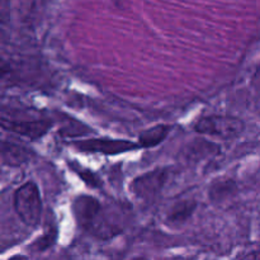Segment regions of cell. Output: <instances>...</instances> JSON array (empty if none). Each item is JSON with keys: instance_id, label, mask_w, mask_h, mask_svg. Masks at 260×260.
Segmentation results:
<instances>
[{"instance_id": "6da1fadb", "label": "cell", "mask_w": 260, "mask_h": 260, "mask_svg": "<svg viewBox=\"0 0 260 260\" xmlns=\"http://www.w3.org/2000/svg\"><path fill=\"white\" fill-rule=\"evenodd\" d=\"M14 210L25 226H38L42 217L43 206L40 189L35 182H27L15 190Z\"/></svg>"}, {"instance_id": "7a4b0ae2", "label": "cell", "mask_w": 260, "mask_h": 260, "mask_svg": "<svg viewBox=\"0 0 260 260\" xmlns=\"http://www.w3.org/2000/svg\"><path fill=\"white\" fill-rule=\"evenodd\" d=\"M244 128L245 124L240 118L231 116H218V114L203 117L194 126V129L198 134L226 140L240 136L244 132Z\"/></svg>"}, {"instance_id": "3957f363", "label": "cell", "mask_w": 260, "mask_h": 260, "mask_svg": "<svg viewBox=\"0 0 260 260\" xmlns=\"http://www.w3.org/2000/svg\"><path fill=\"white\" fill-rule=\"evenodd\" d=\"M168 177L169 172L165 168H157L151 172L145 173L132 180L131 192L139 200L151 202L161 193L162 188L167 184Z\"/></svg>"}, {"instance_id": "277c9868", "label": "cell", "mask_w": 260, "mask_h": 260, "mask_svg": "<svg viewBox=\"0 0 260 260\" xmlns=\"http://www.w3.org/2000/svg\"><path fill=\"white\" fill-rule=\"evenodd\" d=\"M74 147L79 151L90 152V154H102V155H121L124 152L134 151L140 149V145L132 142L129 140L109 139V137H102V139H85L79 140L74 142Z\"/></svg>"}, {"instance_id": "5b68a950", "label": "cell", "mask_w": 260, "mask_h": 260, "mask_svg": "<svg viewBox=\"0 0 260 260\" xmlns=\"http://www.w3.org/2000/svg\"><path fill=\"white\" fill-rule=\"evenodd\" d=\"M104 206L91 196L81 194L73 201V213L76 222L85 231H90L101 216Z\"/></svg>"}, {"instance_id": "8992f818", "label": "cell", "mask_w": 260, "mask_h": 260, "mask_svg": "<svg viewBox=\"0 0 260 260\" xmlns=\"http://www.w3.org/2000/svg\"><path fill=\"white\" fill-rule=\"evenodd\" d=\"M52 126V122L46 119H14L2 117V128L13 134L20 135L30 140H38L45 136Z\"/></svg>"}, {"instance_id": "52a82bcc", "label": "cell", "mask_w": 260, "mask_h": 260, "mask_svg": "<svg viewBox=\"0 0 260 260\" xmlns=\"http://www.w3.org/2000/svg\"><path fill=\"white\" fill-rule=\"evenodd\" d=\"M32 150L27 149L23 145L13 144V142L4 141L2 146V161L8 167H20L24 165L32 159Z\"/></svg>"}, {"instance_id": "ba28073f", "label": "cell", "mask_w": 260, "mask_h": 260, "mask_svg": "<svg viewBox=\"0 0 260 260\" xmlns=\"http://www.w3.org/2000/svg\"><path fill=\"white\" fill-rule=\"evenodd\" d=\"M218 152L217 145L208 142L206 140H194L193 142L188 144V146L183 150L187 161L198 162V160L205 159L208 155H215Z\"/></svg>"}, {"instance_id": "9c48e42d", "label": "cell", "mask_w": 260, "mask_h": 260, "mask_svg": "<svg viewBox=\"0 0 260 260\" xmlns=\"http://www.w3.org/2000/svg\"><path fill=\"white\" fill-rule=\"evenodd\" d=\"M170 131H172V126L170 124H156V126L150 127V128L141 132L137 144L140 145V147H144V149L155 147L167 139Z\"/></svg>"}, {"instance_id": "30bf717a", "label": "cell", "mask_w": 260, "mask_h": 260, "mask_svg": "<svg viewBox=\"0 0 260 260\" xmlns=\"http://www.w3.org/2000/svg\"><path fill=\"white\" fill-rule=\"evenodd\" d=\"M196 201H179L170 207L167 213L168 222L172 223H183L189 220L196 210Z\"/></svg>"}, {"instance_id": "8fae6325", "label": "cell", "mask_w": 260, "mask_h": 260, "mask_svg": "<svg viewBox=\"0 0 260 260\" xmlns=\"http://www.w3.org/2000/svg\"><path fill=\"white\" fill-rule=\"evenodd\" d=\"M234 192V182L233 180H223V182L217 183V184L210 190V196L212 200H222L226 198L229 194Z\"/></svg>"}, {"instance_id": "7c38bea8", "label": "cell", "mask_w": 260, "mask_h": 260, "mask_svg": "<svg viewBox=\"0 0 260 260\" xmlns=\"http://www.w3.org/2000/svg\"><path fill=\"white\" fill-rule=\"evenodd\" d=\"M56 235H57V233H56V229H50V230L46 231V234L42 236V238H40L37 241H36L35 245H33V248L37 249L38 251H43V250H46V249L51 248V246L55 244Z\"/></svg>"}, {"instance_id": "4fadbf2b", "label": "cell", "mask_w": 260, "mask_h": 260, "mask_svg": "<svg viewBox=\"0 0 260 260\" xmlns=\"http://www.w3.org/2000/svg\"><path fill=\"white\" fill-rule=\"evenodd\" d=\"M9 260H27V258L23 255H15V256H12Z\"/></svg>"}]
</instances>
